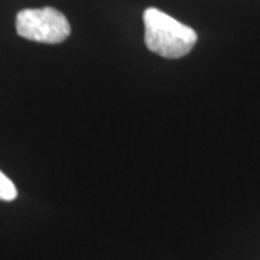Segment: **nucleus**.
Masks as SVG:
<instances>
[{"label": "nucleus", "instance_id": "1", "mask_svg": "<svg viewBox=\"0 0 260 260\" xmlns=\"http://www.w3.org/2000/svg\"><path fill=\"white\" fill-rule=\"evenodd\" d=\"M145 44L149 51L158 55L177 59L185 56L197 44L194 29L178 22L177 19L155 8H148L143 13Z\"/></svg>", "mask_w": 260, "mask_h": 260}, {"label": "nucleus", "instance_id": "3", "mask_svg": "<svg viewBox=\"0 0 260 260\" xmlns=\"http://www.w3.org/2000/svg\"><path fill=\"white\" fill-rule=\"evenodd\" d=\"M18 197L15 184L0 171V201H13Z\"/></svg>", "mask_w": 260, "mask_h": 260}, {"label": "nucleus", "instance_id": "2", "mask_svg": "<svg viewBox=\"0 0 260 260\" xmlns=\"http://www.w3.org/2000/svg\"><path fill=\"white\" fill-rule=\"evenodd\" d=\"M16 32L34 42L61 44L70 37L71 26L68 19L54 8L23 9L16 15Z\"/></svg>", "mask_w": 260, "mask_h": 260}]
</instances>
